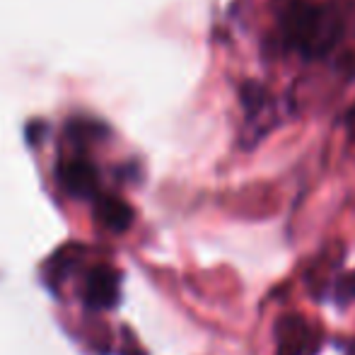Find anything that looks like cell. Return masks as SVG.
<instances>
[{
  "label": "cell",
  "instance_id": "6da1fadb",
  "mask_svg": "<svg viewBox=\"0 0 355 355\" xmlns=\"http://www.w3.org/2000/svg\"><path fill=\"white\" fill-rule=\"evenodd\" d=\"M283 37L304 58H322L341 42L343 15L334 5L295 3L283 17Z\"/></svg>",
  "mask_w": 355,
  "mask_h": 355
},
{
  "label": "cell",
  "instance_id": "7a4b0ae2",
  "mask_svg": "<svg viewBox=\"0 0 355 355\" xmlns=\"http://www.w3.org/2000/svg\"><path fill=\"white\" fill-rule=\"evenodd\" d=\"M276 355H317L319 334L300 314H285L276 322Z\"/></svg>",
  "mask_w": 355,
  "mask_h": 355
},
{
  "label": "cell",
  "instance_id": "3957f363",
  "mask_svg": "<svg viewBox=\"0 0 355 355\" xmlns=\"http://www.w3.org/2000/svg\"><path fill=\"white\" fill-rule=\"evenodd\" d=\"M119 295V276L109 266H99L89 273L85 285V300L92 307H112Z\"/></svg>",
  "mask_w": 355,
  "mask_h": 355
},
{
  "label": "cell",
  "instance_id": "277c9868",
  "mask_svg": "<svg viewBox=\"0 0 355 355\" xmlns=\"http://www.w3.org/2000/svg\"><path fill=\"white\" fill-rule=\"evenodd\" d=\"M58 177H61L63 187L71 193H78V196H87L92 193L94 182H97V174H94V167L83 157L75 159H66L58 169Z\"/></svg>",
  "mask_w": 355,
  "mask_h": 355
},
{
  "label": "cell",
  "instance_id": "5b68a950",
  "mask_svg": "<svg viewBox=\"0 0 355 355\" xmlns=\"http://www.w3.org/2000/svg\"><path fill=\"white\" fill-rule=\"evenodd\" d=\"M97 215L112 230H126L131 225V208L119 198H102L97 206Z\"/></svg>",
  "mask_w": 355,
  "mask_h": 355
},
{
  "label": "cell",
  "instance_id": "8992f818",
  "mask_svg": "<svg viewBox=\"0 0 355 355\" xmlns=\"http://www.w3.org/2000/svg\"><path fill=\"white\" fill-rule=\"evenodd\" d=\"M239 97H242V104H244V109H247L249 119L261 116L268 104L266 87H263L261 83H257V80H247V83L242 85V89H239Z\"/></svg>",
  "mask_w": 355,
  "mask_h": 355
},
{
  "label": "cell",
  "instance_id": "52a82bcc",
  "mask_svg": "<svg viewBox=\"0 0 355 355\" xmlns=\"http://www.w3.org/2000/svg\"><path fill=\"white\" fill-rule=\"evenodd\" d=\"M334 293H336L338 302H351V300H355V271L343 273L336 281V285H334Z\"/></svg>",
  "mask_w": 355,
  "mask_h": 355
},
{
  "label": "cell",
  "instance_id": "ba28073f",
  "mask_svg": "<svg viewBox=\"0 0 355 355\" xmlns=\"http://www.w3.org/2000/svg\"><path fill=\"white\" fill-rule=\"evenodd\" d=\"M346 128H348V133H351V138L355 141V104L346 112Z\"/></svg>",
  "mask_w": 355,
  "mask_h": 355
}]
</instances>
